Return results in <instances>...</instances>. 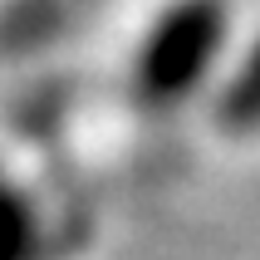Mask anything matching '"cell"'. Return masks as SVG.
I'll list each match as a JSON object with an SVG mask.
<instances>
[{"instance_id":"obj_1","label":"cell","mask_w":260,"mask_h":260,"mask_svg":"<svg viewBox=\"0 0 260 260\" xmlns=\"http://www.w3.org/2000/svg\"><path fill=\"white\" fill-rule=\"evenodd\" d=\"M231 35V5L226 0H172L147 25L138 54H133V99L167 113L182 108L191 93L211 84Z\"/></svg>"},{"instance_id":"obj_2","label":"cell","mask_w":260,"mask_h":260,"mask_svg":"<svg viewBox=\"0 0 260 260\" xmlns=\"http://www.w3.org/2000/svg\"><path fill=\"white\" fill-rule=\"evenodd\" d=\"M216 128L226 133H255L260 128V40L236 59V69L226 74V84L216 88Z\"/></svg>"},{"instance_id":"obj_3","label":"cell","mask_w":260,"mask_h":260,"mask_svg":"<svg viewBox=\"0 0 260 260\" xmlns=\"http://www.w3.org/2000/svg\"><path fill=\"white\" fill-rule=\"evenodd\" d=\"M0 260H44V231L25 187L0 167Z\"/></svg>"}]
</instances>
